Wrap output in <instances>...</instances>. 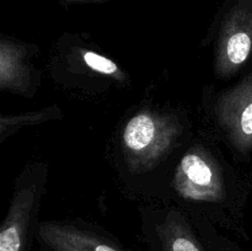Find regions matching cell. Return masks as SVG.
Wrapping results in <instances>:
<instances>
[{
    "label": "cell",
    "instance_id": "7",
    "mask_svg": "<svg viewBox=\"0 0 252 251\" xmlns=\"http://www.w3.org/2000/svg\"><path fill=\"white\" fill-rule=\"evenodd\" d=\"M140 236L149 251H209L191 217L166 202L138 203Z\"/></svg>",
    "mask_w": 252,
    "mask_h": 251
},
{
    "label": "cell",
    "instance_id": "1",
    "mask_svg": "<svg viewBox=\"0 0 252 251\" xmlns=\"http://www.w3.org/2000/svg\"><path fill=\"white\" fill-rule=\"evenodd\" d=\"M186 107L143 98L116 126L107 157L126 196L165 202L175 165L196 135Z\"/></svg>",
    "mask_w": 252,
    "mask_h": 251
},
{
    "label": "cell",
    "instance_id": "8",
    "mask_svg": "<svg viewBox=\"0 0 252 251\" xmlns=\"http://www.w3.org/2000/svg\"><path fill=\"white\" fill-rule=\"evenodd\" d=\"M36 244L38 251H130L112 233L83 218L41 220Z\"/></svg>",
    "mask_w": 252,
    "mask_h": 251
},
{
    "label": "cell",
    "instance_id": "9",
    "mask_svg": "<svg viewBox=\"0 0 252 251\" xmlns=\"http://www.w3.org/2000/svg\"><path fill=\"white\" fill-rule=\"evenodd\" d=\"M41 47L10 34H0V90L33 98L42 86L43 74L36 64Z\"/></svg>",
    "mask_w": 252,
    "mask_h": 251
},
{
    "label": "cell",
    "instance_id": "11",
    "mask_svg": "<svg viewBox=\"0 0 252 251\" xmlns=\"http://www.w3.org/2000/svg\"><path fill=\"white\" fill-rule=\"evenodd\" d=\"M199 236L209 251H244L236 241L202 217H191Z\"/></svg>",
    "mask_w": 252,
    "mask_h": 251
},
{
    "label": "cell",
    "instance_id": "6",
    "mask_svg": "<svg viewBox=\"0 0 252 251\" xmlns=\"http://www.w3.org/2000/svg\"><path fill=\"white\" fill-rule=\"evenodd\" d=\"M44 160L27 162L14 181L6 216L0 228V251H31L49 177Z\"/></svg>",
    "mask_w": 252,
    "mask_h": 251
},
{
    "label": "cell",
    "instance_id": "5",
    "mask_svg": "<svg viewBox=\"0 0 252 251\" xmlns=\"http://www.w3.org/2000/svg\"><path fill=\"white\" fill-rule=\"evenodd\" d=\"M199 47L212 49L217 80L235 78L252 58V0H223Z\"/></svg>",
    "mask_w": 252,
    "mask_h": 251
},
{
    "label": "cell",
    "instance_id": "4",
    "mask_svg": "<svg viewBox=\"0 0 252 251\" xmlns=\"http://www.w3.org/2000/svg\"><path fill=\"white\" fill-rule=\"evenodd\" d=\"M202 130L225 148L236 161L252 153V66L226 88L204 85L199 102Z\"/></svg>",
    "mask_w": 252,
    "mask_h": 251
},
{
    "label": "cell",
    "instance_id": "2",
    "mask_svg": "<svg viewBox=\"0 0 252 251\" xmlns=\"http://www.w3.org/2000/svg\"><path fill=\"white\" fill-rule=\"evenodd\" d=\"M250 182L214 138L198 127L175 165L165 202L202 217L224 233L249 240L245 209Z\"/></svg>",
    "mask_w": 252,
    "mask_h": 251
},
{
    "label": "cell",
    "instance_id": "10",
    "mask_svg": "<svg viewBox=\"0 0 252 251\" xmlns=\"http://www.w3.org/2000/svg\"><path fill=\"white\" fill-rule=\"evenodd\" d=\"M64 113L58 105L46 106L41 110L27 111L20 115H1L0 117V144L20 130L41 126L52 121L63 120Z\"/></svg>",
    "mask_w": 252,
    "mask_h": 251
},
{
    "label": "cell",
    "instance_id": "12",
    "mask_svg": "<svg viewBox=\"0 0 252 251\" xmlns=\"http://www.w3.org/2000/svg\"><path fill=\"white\" fill-rule=\"evenodd\" d=\"M106 0H57L59 5L64 9L73 6V5H81V4H101Z\"/></svg>",
    "mask_w": 252,
    "mask_h": 251
},
{
    "label": "cell",
    "instance_id": "3",
    "mask_svg": "<svg viewBox=\"0 0 252 251\" xmlns=\"http://www.w3.org/2000/svg\"><path fill=\"white\" fill-rule=\"evenodd\" d=\"M47 70L66 95L98 97L132 86L129 73L86 34L64 32L51 47Z\"/></svg>",
    "mask_w": 252,
    "mask_h": 251
}]
</instances>
